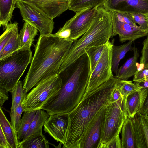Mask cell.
Wrapping results in <instances>:
<instances>
[{
    "mask_svg": "<svg viewBox=\"0 0 148 148\" xmlns=\"http://www.w3.org/2000/svg\"><path fill=\"white\" fill-rule=\"evenodd\" d=\"M91 74L90 61L86 52L58 74L62 79V87L46 101L42 109L50 115L71 111L86 93Z\"/></svg>",
    "mask_w": 148,
    "mask_h": 148,
    "instance_id": "obj_1",
    "label": "cell"
},
{
    "mask_svg": "<svg viewBox=\"0 0 148 148\" xmlns=\"http://www.w3.org/2000/svg\"><path fill=\"white\" fill-rule=\"evenodd\" d=\"M73 41L40 35L24 80L23 90L27 92L42 81L58 75Z\"/></svg>",
    "mask_w": 148,
    "mask_h": 148,
    "instance_id": "obj_2",
    "label": "cell"
},
{
    "mask_svg": "<svg viewBox=\"0 0 148 148\" xmlns=\"http://www.w3.org/2000/svg\"><path fill=\"white\" fill-rule=\"evenodd\" d=\"M117 80L112 77L93 90L86 92L78 105L68 113V127L63 148H78V143L92 120L109 102Z\"/></svg>",
    "mask_w": 148,
    "mask_h": 148,
    "instance_id": "obj_3",
    "label": "cell"
},
{
    "mask_svg": "<svg viewBox=\"0 0 148 148\" xmlns=\"http://www.w3.org/2000/svg\"><path fill=\"white\" fill-rule=\"evenodd\" d=\"M112 36V22L110 12L104 6L99 7L89 29L80 38L73 41L60 66L58 74L89 49L94 46L106 43Z\"/></svg>",
    "mask_w": 148,
    "mask_h": 148,
    "instance_id": "obj_4",
    "label": "cell"
},
{
    "mask_svg": "<svg viewBox=\"0 0 148 148\" xmlns=\"http://www.w3.org/2000/svg\"><path fill=\"white\" fill-rule=\"evenodd\" d=\"M31 49H21L0 60V88L11 92L32 58Z\"/></svg>",
    "mask_w": 148,
    "mask_h": 148,
    "instance_id": "obj_5",
    "label": "cell"
},
{
    "mask_svg": "<svg viewBox=\"0 0 148 148\" xmlns=\"http://www.w3.org/2000/svg\"><path fill=\"white\" fill-rule=\"evenodd\" d=\"M126 99L122 97L115 102H109L104 106L99 144L107 143L121 133L128 117Z\"/></svg>",
    "mask_w": 148,
    "mask_h": 148,
    "instance_id": "obj_6",
    "label": "cell"
},
{
    "mask_svg": "<svg viewBox=\"0 0 148 148\" xmlns=\"http://www.w3.org/2000/svg\"><path fill=\"white\" fill-rule=\"evenodd\" d=\"M62 84L59 74L38 84L24 97L22 101L24 112L42 109L46 101L60 90Z\"/></svg>",
    "mask_w": 148,
    "mask_h": 148,
    "instance_id": "obj_7",
    "label": "cell"
},
{
    "mask_svg": "<svg viewBox=\"0 0 148 148\" xmlns=\"http://www.w3.org/2000/svg\"><path fill=\"white\" fill-rule=\"evenodd\" d=\"M113 43L109 41L107 43L102 56L91 74L86 92L93 90L114 76L112 71Z\"/></svg>",
    "mask_w": 148,
    "mask_h": 148,
    "instance_id": "obj_8",
    "label": "cell"
},
{
    "mask_svg": "<svg viewBox=\"0 0 148 148\" xmlns=\"http://www.w3.org/2000/svg\"><path fill=\"white\" fill-rule=\"evenodd\" d=\"M16 7L19 9L23 20L36 27L40 35L52 34L55 23L53 20L31 5L23 1L17 0Z\"/></svg>",
    "mask_w": 148,
    "mask_h": 148,
    "instance_id": "obj_9",
    "label": "cell"
},
{
    "mask_svg": "<svg viewBox=\"0 0 148 148\" xmlns=\"http://www.w3.org/2000/svg\"><path fill=\"white\" fill-rule=\"evenodd\" d=\"M97 8H86L76 12L65 23L63 27L69 29L71 33L69 40H76L88 30L95 17Z\"/></svg>",
    "mask_w": 148,
    "mask_h": 148,
    "instance_id": "obj_10",
    "label": "cell"
},
{
    "mask_svg": "<svg viewBox=\"0 0 148 148\" xmlns=\"http://www.w3.org/2000/svg\"><path fill=\"white\" fill-rule=\"evenodd\" d=\"M69 123L68 113L50 115L44 125V131L57 142H65Z\"/></svg>",
    "mask_w": 148,
    "mask_h": 148,
    "instance_id": "obj_11",
    "label": "cell"
},
{
    "mask_svg": "<svg viewBox=\"0 0 148 148\" xmlns=\"http://www.w3.org/2000/svg\"><path fill=\"white\" fill-rule=\"evenodd\" d=\"M103 110L104 107L92 120L78 143V148H98L100 141Z\"/></svg>",
    "mask_w": 148,
    "mask_h": 148,
    "instance_id": "obj_12",
    "label": "cell"
},
{
    "mask_svg": "<svg viewBox=\"0 0 148 148\" xmlns=\"http://www.w3.org/2000/svg\"><path fill=\"white\" fill-rule=\"evenodd\" d=\"M31 5L52 20L69 9L70 0H20Z\"/></svg>",
    "mask_w": 148,
    "mask_h": 148,
    "instance_id": "obj_13",
    "label": "cell"
},
{
    "mask_svg": "<svg viewBox=\"0 0 148 148\" xmlns=\"http://www.w3.org/2000/svg\"><path fill=\"white\" fill-rule=\"evenodd\" d=\"M103 6L109 11L144 14L148 12V0H106Z\"/></svg>",
    "mask_w": 148,
    "mask_h": 148,
    "instance_id": "obj_14",
    "label": "cell"
},
{
    "mask_svg": "<svg viewBox=\"0 0 148 148\" xmlns=\"http://www.w3.org/2000/svg\"><path fill=\"white\" fill-rule=\"evenodd\" d=\"M112 36L118 35L121 42L128 41L134 42L148 35V30L142 29L139 26L136 27L112 17Z\"/></svg>",
    "mask_w": 148,
    "mask_h": 148,
    "instance_id": "obj_15",
    "label": "cell"
},
{
    "mask_svg": "<svg viewBox=\"0 0 148 148\" xmlns=\"http://www.w3.org/2000/svg\"><path fill=\"white\" fill-rule=\"evenodd\" d=\"M137 148H148V119L147 114L139 112L131 117Z\"/></svg>",
    "mask_w": 148,
    "mask_h": 148,
    "instance_id": "obj_16",
    "label": "cell"
},
{
    "mask_svg": "<svg viewBox=\"0 0 148 148\" xmlns=\"http://www.w3.org/2000/svg\"><path fill=\"white\" fill-rule=\"evenodd\" d=\"M148 93L147 88H142L129 95L126 99L128 117L131 118L143 107Z\"/></svg>",
    "mask_w": 148,
    "mask_h": 148,
    "instance_id": "obj_17",
    "label": "cell"
},
{
    "mask_svg": "<svg viewBox=\"0 0 148 148\" xmlns=\"http://www.w3.org/2000/svg\"><path fill=\"white\" fill-rule=\"evenodd\" d=\"M133 55L127 60L125 63L119 69L115 76L120 80H127L134 76L138 70L137 61L139 57V50L135 46L134 47Z\"/></svg>",
    "mask_w": 148,
    "mask_h": 148,
    "instance_id": "obj_18",
    "label": "cell"
},
{
    "mask_svg": "<svg viewBox=\"0 0 148 148\" xmlns=\"http://www.w3.org/2000/svg\"><path fill=\"white\" fill-rule=\"evenodd\" d=\"M38 31L36 27L28 22L25 21L19 33L20 43L19 49H30L34 41V38L38 34Z\"/></svg>",
    "mask_w": 148,
    "mask_h": 148,
    "instance_id": "obj_19",
    "label": "cell"
},
{
    "mask_svg": "<svg viewBox=\"0 0 148 148\" xmlns=\"http://www.w3.org/2000/svg\"><path fill=\"white\" fill-rule=\"evenodd\" d=\"M122 148H137L131 118L125 121L121 129Z\"/></svg>",
    "mask_w": 148,
    "mask_h": 148,
    "instance_id": "obj_20",
    "label": "cell"
},
{
    "mask_svg": "<svg viewBox=\"0 0 148 148\" xmlns=\"http://www.w3.org/2000/svg\"><path fill=\"white\" fill-rule=\"evenodd\" d=\"M133 41H128L127 43L119 46L113 45L112 51V71L116 74L119 70L121 60L130 51H133L132 47Z\"/></svg>",
    "mask_w": 148,
    "mask_h": 148,
    "instance_id": "obj_21",
    "label": "cell"
},
{
    "mask_svg": "<svg viewBox=\"0 0 148 148\" xmlns=\"http://www.w3.org/2000/svg\"><path fill=\"white\" fill-rule=\"evenodd\" d=\"M45 110L40 109L37 110L31 124L29 128L22 140L36 134H42L43 126L49 115Z\"/></svg>",
    "mask_w": 148,
    "mask_h": 148,
    "instance_id": "obj_22",
    "label": "cell"
},
{
    "mask_svg": "<svg viewBox=\"0 0 148 148\" xmlns=\"http://www.w3.org/2000/svg\"><path fill=\"white\" fill-rule=\"evenodd\" d=\"M17 0H0V25L5 29L11 20Z\"/></svg>",
    "mask_w": 148,
    "mask_h": 148,
    "instance_id": "obj_23",
    "label": "cell"
},
{
    "mask_svg": "<svg viewBox=\"0 0 148 148\" xmlns=\"http://www.w3.org/2000/svg\"><path fill=\"white\" fill-rule=\"evenodd\" d=\"M0 109V126L12 148H18L19 142L18 140L17 134L14 131L10 122L5 116L1 107Z\"/></svg>",
    "mask_w": 148,
    "mask_h": 148,
    "instance_id": "obj_24",
    "label": "cell"
},
{
    "mask_svg": "<svg viewBox=\"0 0 148 148\" xmlns=\"http://www.w3.org/2000/svg\"><path fill=\"white\" fill-rule=\"evenodd\" d=\"M49 142L42 134L32 135L19 142L18 148H48Z\"/></svg>",
    "mask_w": 148,
    "mask_h": 148,
    "instance_id": "obj_25",
    "label": "cell"
},
{
    "mask_svg": "<svg viewBox=\"0 0 148 148\" xmlns=\"http://www.w3.org/2000/svg\"><path fill=\"white\" fill-rule=\"evenodd\" d=\"M106 0H70L69 9L76 13L88 8L103 6Z\"/></svg>",
    "mask_w": 148,
    "mask_h": 148,
    "instance_id": "obj_26",
    "label": "cell"
},
{
    "mask_svg": "<svg viewBox=\"0 0 148 148\" xmlns=\"http://www.w3.org/2000/svg\"><path fill=\"white\" fill-rule=\"evenodd\" d=\"M20 40L18 30L14 33L3 49L0 51V60H2L19 50Z\"/></svg>",
    "mask_w": 148,
    "mask_h": 148,
    "instance_id": "obj_27",
    "label": "cell"
},
{
    "mask_svg": "<svg viewBox=\"0 0 148 148\" xmlns=\"http://www.w3.org/2000/svg\"><path fill=\"white\" fill-rule=\"evenodd\" d=\"M37 111L24 112L21 120L17 134L18 142H20L23 139L27 133Z\"/></svg>",
    "mask_w": 148,
    "mask_h": 148,
    "instance_id": "obj_28",
    "label": "cell"
},
{
    "mask_svg": "<svg viewBox=\"0 0 148 148\" xmlns=\"http://www.w3.org/2000/svg\"><path fill=\"white\" fill-rule=\"evenodd\" d=\"M136 82L134 84L131 81L117 79V85L123 98L126 99L133 92L143 88L138 82Z\"/></svg>",
    "mask_w": 148,
    "mask_h": 148,
    "instance_id": "obj_29",
    "label": "cell"
},
{
    "mask_svg": "<svg viewBox=\"0 0 148 148\" xmlns=\"http://www.w3.org/2000/svg\"><path fill=\"white\" fill-rule=\"evenodd\" d=\"M106 43L93 47L86 51L90 61L91 74L102 56Z\"/></svg>",
    "mask_w": 148,
    "mask_h": 148,
    "instance_id": "obj_30",
    "label": "cell"
},
{
    "mask_svg": "<svg viewBox=\"0 0 148 148\" xmlns=\"http://www.w3.org/2000/svg\"><path fill=\"white\" fill-rule=\"evenodd\" d=\"M12 95V103L11 110H14L22 101L27 93L23 89V82L19 81L11 92Z\"/></svg>",
    "mask_w": 148,
    "mask_h": 148,
    "instance_id": "obj_31",
    "label": "cell"
},
{
    "mask_svg": "<svg viewBox=\"0 0 148 148\" xmlns=\"http://www.w3.org/2000/svg\"><path fill=\"white\" fill-rule=\"evenodd\" d=\"M18 25V22L15 21L13 23H9L6 26L4 32L0 37V51L3 49L15 32L19 30Z\"/></svg>",
    "mask_w": 148,
    "mask_h": 148,
    "instance_id": "obj_32",
    "label": "cell"
},
{
    "mask_svg": "<svg viewBox=\"0 0 148 148\" xmlns=\"http://www.w3.org/2000/svg\"><path fill=\"white\" fill-rule=\"evenodd\" d=\"M24 112L22 101L13 110H11L10 115L11 118V124L17 134L21 121V115Z\"/></svg>",
    "mask_w": 148,
    "mask_h": 148,
    "instance_id": "obj_33",
    "label": "cell"
},
{
    "mask_svg": "<svg viewBox=\"0 0 148 148\" xmlns=\"http://www.w3.org/2000/svg\"><path fill=\"white\" fill-rule=\"evenodd\" d=\"M134 22L141 29L148 30V22L144 14L141 13H130Z\"/></svg>",
    "mask_w": 148,
    "mask_h": 148,
    "instance_id": "obj_34",
    "label": "cell"
},
{
    "mask_svg": "<svg viewBox=\"0 0 148 148\" xmlns=\"http://www.w3.org/2000/svg\"><path fill=\"white\" fill-rule=\"evenodd\" d=\"M118 134L111 140L104 144H99L98 148H122L121 140Z\"/></svg>",
    "mask_w": 148,
    "mask_h": 148,
    "instance_id": "obj_35",
    "label": "cell"
},
{
    "mask_svg": "<svg viewBox=\"0 0 148 148\" xmlns=\"http://www.w3.org/2000/svg\"><path fill=\"white\" fill-rule=\"evenodd\" d=\"M147 80H148V64H145L142 70L137 71L134 75L133 81L140 82Z\"/></svg>",
    "mask_w": 148,
    "mask_h": 148,
    "instance_id": "obj_36",
    "label": "cell"
},
{
    "mask_svg": "<svg viewBox=\"0 0 148 148\" xmlns=\"http://www.w3.org/2000/svg\"><path fill=\"white\" fill-rule=\"evenodd\" d=\"M147 36L142 43L143 46L140 60V64L144 65L148 64V35Z\"/></svg>",
    "mask_w": 148,
    "mask_h": 148,
    "instance_id": "obj_37",
    "label": "cell"
},
{
    "mask_svg": "<svg viewBox=\"0 0 148 148\" xmlns=\"http://www.w3.org/2000/svg\"><path fill=\"white\" fill-rule=\"evenodd\" d=\"M116 82L112 89L109 100L110 102H116L123 97L118 88Z\"/></svg>",
    "mask_w": 148,
    "mask_h": 148,
    "instance_id": "obj_38",
    "label": "cell"
},
{
    "mask_svg": "<svg viewBox=\"0 0 148 148\" xmlns=\"http://www.w3.org/2000/svg\"><path fill=\"white\" fill-rule=\"evenodd\" d=\"M0 148H12L8 141L1 126H0Z\"/></svg>",
    "mask_w": 148,
    "mask_h": 148,
    "instance_id": "obj_39",
    "label": "cell"
},
{
    "mask_svg": "<svg viewBox=\"0 0 148 148\" xmlns=\"http://www.w3.org/2000/svg\"><path fill=\"white\" fill-rule=\"evenodd\" d=\"M8 92L5 90L0 88V106L1 108L5 102L8 99Z\"/></svg>",
    "mask_w": 148,
    "mask_h": 148,
    "instance_id": "obj_40",
    "label": "cell"
},
{
    "mask_svg": "<svg viewBox=\"0 0 148 148\" xmlns=\"http://www.w3.org/2000/svg\"><path fill=\"white\" fill-rule=\"evenodd\" d=\"M148 112V97L146 99L143 107L139 111L142 114L144 115L147 114Z\"/></svg>",
    "mask_w": 148,
    "mask_h": 148,
    "instance_id": "obj_41",
    "label": "cell"
},
{
    "mask_svg": "<svg viewBox=\"0 0 148 148\" xmlns=\"http://www.w3.org/2000/svg\"><path fill=\"white\" fill-rule=\"evenodd\" d=\"M143 88H148V80L140 82H138Z\"/></svg>",
    "mask_w": 148,
    "mask_h": 148,
    "instance_id": "obj_42",
    "label": "cell"
},
{
    "mask_svg": "<svg viewBox=\"0 0 148 148\" xmlns=\"http://www.w3.org/2000/svg\"><path fill=\"white\" fill-rule=\"evenodd\" d=\"M144 14L145 17L146 19L148 22V12Z\"/></svg>",
    "mask_w": 148,
    "mask_h": 148,
    "instance_id": "obj_43",
    "label": "cell"
},
{
    "mask_svg": "<svg viewBox=\"0 0 148 148\" xmlns=\"http://www.w3.org/2000/svg\"><path fill=\"white\" fill-rule=\"evenodd\" d=\"M147 119H148V112H147Z\"/></svg>",
    "mask_w": 148,
    "mask_h": 148,
    "instance_id": "obj_44",
    "label": "cell"
}]
</instances>
